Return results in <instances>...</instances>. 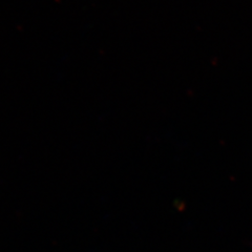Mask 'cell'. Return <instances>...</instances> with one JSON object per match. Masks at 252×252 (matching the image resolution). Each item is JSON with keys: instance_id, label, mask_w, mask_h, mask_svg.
<instances>
[]
</instances>
